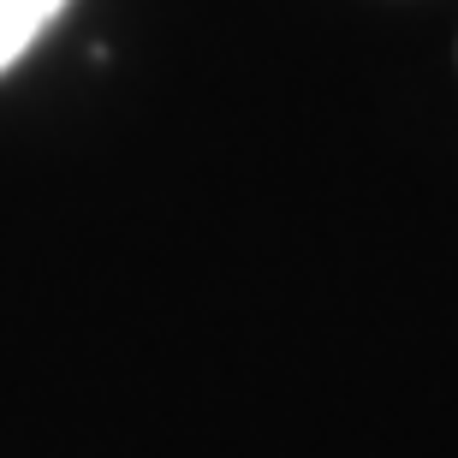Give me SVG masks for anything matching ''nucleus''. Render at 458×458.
Returning a JSON list of instances; mask_svg holds the SVG:
<instances>
[{
  "label": "nucleus",
  "mask_w": 458,
  "mask_h": 458,
  "mask_svg": "<svg viewBox=\"0 0 458 458\" xmlns=\"http://www.w3.org/2000/svg\"><path fill=\"white\" fill-rule=\"evenodd\" d=\"M66 6L72 0H0V72H13Z\"/></svg>",
  "instance_id": "nucleus-1"
}]
</instances>
